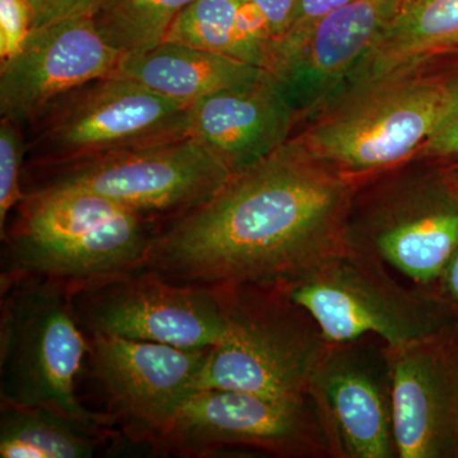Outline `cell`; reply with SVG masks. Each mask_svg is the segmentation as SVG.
I'll list each match as a JSON object with an SVG mask.
<instances>
[{
    "label": "cell",
    "mask_w": 458,
    "mask_h": 458,
    "mask_svg": "<svg viewBox=\"0 0 458 458\" xmlns=\"http://www.w3.org/2000/svg\"><path fill=\"white\" fill-rule=\"evenodd\" d=\"M358 181L292 137L204 204L159 225L140 267L180 285L285 284L345 251Z\"/></svg>",
    "instance_id": "6da1fadb"
},
{
    "label": "cell",
    "mask_w": 458,
    "mask_h": 458,
    "mask_svg": "<svg viewBox=\"0 0 458 458\" xmlns=\"http://www.w3.org/2000/svg\"><path fill=\"white\" fill-rule=\"evenodd\" d=\"M158 225L89 190H29L0 231V280L38 276L73 288L111 278L143 265Z\"/></svg>",
    "instance_id": "7a4b0ae2"
},
{
    "label": "cell",
    "mask_w": 458,
    "mask_h": 458,
    "mask_svg": "<svg viewBox=\"0 0 458 458\" xmlns=\"http://www.w3.org/2000/svg\"><path fill=\"white\" fill-rule=\"evenodd\" d=\"M457 249L458 186L445 165L411 159L358 181L344 228L345 251L436 291Z\"/></svg>",
    "instance_id": "3957f363"
},
{
    "label": "cell",
    "mask_w": 458,
    "mask_h": 458,
    "mask_svg": "<svg viewBox=\"0 0 458 458\" xmlns=\"http://www.w3.org/2000/svg\"><path fill=\"white\" fill-rule=\"evenodd\" d=\"M447 108L441 73L388 74L337 90L293 137L319 161L366 177L414 159Z\"/></svg>",
    "instance_id": "277c9868"
},
{
    "label": "cell",
    "mask_w": 458,
    "mask_h": 458,
    "mask_svg": "<svg viewBox=\"0 0 458 458\" xmlns=\"http://www.w3.org/2000/svg\"><path fill=\"white\" fill-rule=\"evenodd\" d=\"M225 333L197 382L208 388L306 396L328 340L283 283L218 286Z\"/></svg>",
    "instance_id": "5b68a950"
},
{
    "label": "cell",
    "mask_w": 458,
    "mask_h": 458,
    "mask_svg": "<svg viewBox=\"0 0 458 458\" xmlns=\"http://www.w3.org/2000/svg\"><path fill=\"white\" fill-rule=\"evenodd\" d=\"M89 348L68 285L38 276L0 280V403L114 427L78 397Z\"/></svg>",
    "instance_id": "8992f818"
},
{
    "label": "cell",
    "mask_w": 458,
    "mask_h": 458,
    "mask_svg": "<svg viewBox=\"0 0 458 458\" xmlns=\"http://www.w3.org/2000/svg\"><path fill=\"white\" fill-rule=\"evenodd\" d=\"M22 128L30 168L77 164L191 135L188 105L116 75L59 96Z\"/></svg>",
    "instance_id": "52a82bcc"
},
{
    "label": "cell",
    "mask_w": 458,
    "mask_h": 458,
    "mask_svg": "<svg viewBox=\"0 0 458 458\" xmlns=\"http://www.w3.org/2000/svg\"><path fill=\"white\" fill-rule=\"evenodd\" d=\"M284 285L330 343L375 335L399 346L458 327L438 292L409 284L378 262L348 251Z\"/></svg>",
    "instance_id": "ba28073f"
},
{
    "label": "cell",
    "mask_w": 458,
    "mask_h": 458,
    "mask_svg": "<svg viewBox=\"0 0 458 458\" xmlns=\"http://www.w3.org/2000/svg\"><path fill=\"white\" fill-rule=\"evenodd\" d=\"M231 174L200 140L188 135L77 164L25 167L22 188L89 190L162 225L209 200Z\"/></svg>",
    "instance_id": "9c48e42d"
},
{
    "label": "cell",
    "mask_w": 458,
    "mask_h": 458,
    "mask_svg": "<svg viewBox=\"0 0 458 458\" xmlns=\"http://www.w3.org/2000/svg\"><path fill=\"white\" fill-rule=\"evenodd\" d=\"M236 448L279 458H335L324 417L310 394L221 388L195 391L156 454L203 458Z\"/></svg>",
    "instance_id": "30bf717a"
},
{
    "label": "cell",
    "mask_w": 458,
    "mask_h": 458,
    "mask_svg": "<svg viewBox=\"0 0 458 458\" xmlns=\"http://www.w3.org/2000/svg\"><path fill=\"white\" fill-rule=\"evenodd\" d=\"M69 292L75 318L87 337L116 336L205 351L225 333L216 288L174 284L143 267Z\"/></svg>",
    "instance_id": "8fae6325"
},
{
    "label": "cell",
    "mask_w": 458,
    "mask_h": 458,
    "mask_svg": "<svg viewBox=\"0 0 458 458\" xmlns=\"http://www.w3.org/2000/svg\"><path fill=\"white\" fill-rule=\"evenodd\" d=\"M87 364L123 439L153 454L197 391L210 349L189 351L116 336H90Z\"/></svg>",
    "instance_id": "7c38bea8"
},
{
    "label": "cell",
    "mask_w": 458,
    "mask_h": 458,
    "mask_svg": "<svg viewBox=\"0 0 458 458\" xmlns=\"http://www.w3.org/2000/svg\"><path fill=\"white\" fill-rule=\"evenodd\" d=\"M309 394L335 458H397L388 345L375 335L328 343Z\"/></svg>",
    "instance_id": "4fadbf2b"
},
{
    "label": "cell",
    "mask_w": 458,
    "mask_h": 458,
    "mask_svg": "<svg viewBox=\"0 0 458 458\" xmlns=\"http://www.w3.org/2000/svg\"><path fill=\"white\" fill-rule=\"evenodd\" d=\"M405 4L354 0L319 18L294 40L267 42L261 69L278 83L298 123L335 95Z\"/></svg>",
    "instance_id": "5bb4252c"
},
{
    "label": "cell",
    "mask_w": 458,
    "mask_h": 458,
    "mask_svg": "<svg viewBox=\"0 0 458 458\" xmlns=\"http://www.w3.org/2000/svg\"><path fill=\"white\" fill-rule=\"evenodd\" d=\"M397 458H458V327L388 346Z\"/></svg>",
    "instance_id": "9a60e30c"
},
{
    "label": "cell",
    "mask_w": 458,
    "mask_h": 458,
    "mask_svg": "<svg viewBox=\"0 0 458 458\" xmlns=\"http://www.w3.org/2000/svg\"><path fill=\"white\" fill-rule=\"evenodd\" d=\"M122 57L89 14L32 29L21 50L0 62L2 119L25 125L53 99L113 74Z\"/></svg>",
    "instance_id": "2e32d148"
},
{
    "label": "cell",
    "mask_w": 458,
    "mask_h": 458,
    "mask_svg": "<svg viewBox=\"0 0 458 458\" xmlns=\"http://www.w3.org/2000/svg\"><path fill=\"white\" fill-rule=\"evenodd\" d=\"M191 135L231 174L267 158L292 140L298 116L267 72L254 82L205 96L189 106Z\"/></svg>",
    "instance_id": "e0dca14e"
},
{
    "label": "cell",
    "mask_w": 458,
    "mask_h": 458,
    "mask_svg": "<svg viewBox=\"0 0 458 458\" xmlns=\"http://www.w3.org/2000/svg\"><path fill=\"white\" fill-rule=\"evenodd\" d=\"M443 57L458 59V0L406 3L339 89L426 69Z\"/></svg>",
    "instance_id": "ac0fdd59"
},
{
    "label": "cell",
    "mask_w": 458,
    "mask_h": 458,
    "mask_svg": "<svg viewBox=\"0 0 458 458\" xmlns=\"http://www.w3.org/2000/svg\"><path fill=\"white\" fill-rule=\"evenodd\" d=\"M259 66L176 42L125 55L111 75L140 83L180 104L190 105L219 90L254 82Z\"/></svg>",
    "instance_id": "d6986e66"
},
{
    "label": "cell",
    "mask_w": 458,
    "mask_h": 458,
    "mask_svg": "<svg viewBox=\"0 0 458 458\" xmlns=\"http://www.w3.org/2000/svg\"><path fill=\"white\" fill-rule=\"evenodd\" d=\"M126 442L117 428L0 403V457L90 458Z\"/></svg>",
    "instance_id": "ffe728a7"
},
{
    "label": "cell",
    "mask_w": 458,
    "mask_h": 458,
    "mask_svg": "<svg viewBox=\"0 0 458 458\" xmlns=\"http://www.w3.org/2000/svg\"><path fill=\"white\" fill-rule=\"evenodd\" d=\"M194 0H96L93 25L117 53L125 55L155 49L167 38L176 18Z\"/></svg>",
    "instance_id": "44dd1931"
},
{
    "label": "cell",
    "mask_w": 458,
    "mask_h": 458,
    "mask_svg": "<svg viewBox=\"0 0 458 458\" xmlns=\"http://www.w3.org/2000/svg\"><path fill=\"white\" fill-rule=\"evenodd\" d=\"M165 41L176 42L261 68L264 50L242 35L238 0H194L181 12Z\"/></svg>",
    "instance_id": "7402d4cb"
},
{
    "label": "cell",
    "mask_w": 458,
    "mask_h": 458,
    "mask_svg": "<svg viewBox=\"0 0 458 458\" xmlns=\"http://www.w3.org/2000/svg\"><path fill=\"white\" fill-rule=\"evenodd\" d=\"M26 153L22 126L8 119L0 120V231L25 195L22 174Z\"/></svg>",
    "instance_id": "603a6c76"
},
{
    "label": "cell",
    "mask_w": 458,
    "mask_h": 458,
    "mask_svg": "<svg viewBox=\"0 0 458 458\" xmlns=\"http://www.w3.org/2000/svg\"><path fill=\"white\" fill-rule=\"evenodd\" d=\"M441 74L448 90V108L414 159L454 165H458V59Z\"/></svg>",
    "instance_id": "cb8c5ba5"
},
{
    "label": "cell",
    "mask_w": 458,
    "mask_h": 458,
    "mask_svg": "<svg viewBox=\"0 0 458 458\" xmlns=\"http://www.w3.org/2000/svg\"><path fill=\"white\" fill-rule=\"evenodd\" d=\"M31 30V9L27 0H0V62L21 50Z\"/></svg>",
    "instance_id": "d4e9b609"
},
{
    "label": "cell",
    "mask_w": 458,
    "mask_h": 458,
    "mask_svg": "<svg viewBox=\"0 0 458 458\" xmlns=\"http://www.w3.org/2000/svg\"><path fill=\"white\" fill-rule=\"evenodd\" d=\"M31 9L32 29L65 18L89 14L96 0H27Z\"/></svg>",
    "instance_id": "484cf974"
},
{
    "label": "cell",
    "mask_w": 458,
    "mask_h": 458,
    "mask_svg": "<svg viewBox=\"0 0 458 458\" xmlns=\"http://www.w3.org/2000/svg\"><path fill=\"white\" fill-rule=\"evenodd\" d=\"M352 2H354V0H298L297 9H295L291 26L283 35L273 38V40H294V38L302 36L319 18Z\"/></svg>",
    "instance_id": "4316f807"
},
{
    "label": "cell",
    "mask_w": 458,
    "mask_h": 458,
    "mask_svg": "<svg viewBox=\"0 0 458 458\" xmlns=\"http://www.w3.org/2000/svg\"><path fill=\"white\" fill-rule=\"evenodd\" d=\"M245 2L251 3L261 12L269 25L273 38L283 35L291 26L298 4V0H245Z\"/></svg>",
    "instance_id": "83f0119b"
},
{
    "label": "cell",
    "mask_w": 458,
    "mask_h": 458,
    "mask_svg": "<svg viewBox=\"0 0 458 458\" xmlns=\"http://www.w3.org/2000/svg\"><path fill=\"white\" fill-rule=\"evenodd\" d=\"M436 291L450 307L458 321V249L443 271Z\"/></svg>",
    "instance_id": "f1b7e54d"
},
{
    "label": "cell",
    "mask_w": 458,
    "mask_h": 458,
    "mask_svg": "<svg viewBox=\"0 0 458 458\" xmlns=\"http://www.w3.org/2000/svg\"><path fill=\"white\" fill-rule=\"evenodd\" d=\"M445 167H447L448 172H450L452 180H454V183L458 186V165H445Z\"/></svg>",
    "instance_id": "f546056e"
},
{
    "label": "cell",
    "mask_w": 458,
    "mask_h": 458,
    "mask_svg": "<svg viewBox=\"0 0 458 458\" xmlns=\"http://www.w3.org/2000/svg\"><path fill=\"white\" fill-rule=\"evenodd\" d=\"M417 2V0H406V3Z\"/></svg>",
    "instance_id": "4dcf8cb0"
}]
</instances>
